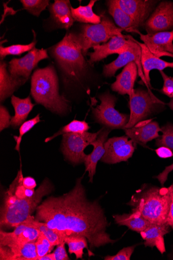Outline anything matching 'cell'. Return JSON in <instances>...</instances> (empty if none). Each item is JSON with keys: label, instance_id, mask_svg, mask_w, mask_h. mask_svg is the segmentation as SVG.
Listing matches in <instances>:
<instances>
[{"label": "cell", "instance_id": "cell-43", "mask_svg": "<svg viewBox=\"0 0 173 260\" xmlns=\"http://www.w3.org/2000/svg\"><path fill=\"white\" fill-rule=\"evenodd\" d=\"M173 171V163L169 166L165 168L164 170L159 175L155 177L160 182L162 186H163L164 183L167 180L168 174Z\"/></svg>", "mask_w": 173, "mask_h": 260}, {"label": "cell", "instance_id": "cell-36", "mask_svg": "<svg viewBox=\"0 0 173 260\" xmlns=\"http://www.w3.org/2000/svg\"><path fill=\"white\" fill-rule=\"evenodd\" d=\"M36 246L38 254V257L36 260L47 254L50 253L55 247L52 244L50 241L41 232H40L39 237L36 242Z\"/></svg>", "mask_w": 173, "mask_h": 260}, {"label": "cell", "instance_id": "cell-24", "mask_svg": "<svg viewBox=\"0 0 173 260\" xmlns=\"http://www.w3.org/2000/svg\"><path fill=\"white\" fill-rule=\"evenodd\" d=\"M48 9L53 19L60 28L68 30L75 21L68 0H55L53 4L49 6Z\"/></svg>", "mask_w": 173, "mask_h": 260}, {"label": "cell", "instance_id": "cell-10", "mask_svg": "<svg viewBox=\"0 0 173 260\" xmlns=\"http://www.w3.org/2000/svg\"><path fill=\"white\" fill-rule=\"evenodd\" d=\"M129 40L130 46L129 49L120 55L118 58L111 63L106 64L103 67V74L107 78L114 77L117 70L125 67L131 62H135L138 67L139 75L144 83L151 91L149 86L144 77L141 63V48L139 44L131 36H127Z\"/></svg>", "mask_w": 173, "mask_h": 260}, {"label": "cell", "instance_id": "cell-22", "mask_svg": "<svg viewBox=\"0 0 173 260\" xmlns=\"http://www.w3.org/2000/svg\"><path fill=\"white\" fill-rule=\"evenodd\" d=\"M170 226L168 225H158L152 223L145 231L141 232L140 234L145 241L146 247L153 248L156 247L161 254L166 251L164 236L170 232Z\"/></svg>", "mask_w": 173, "mask_h": 260}, {"label": "cell", "instance_id": "cell-23", "mask_svg": "<svg viewBox=\"0 0 173 260\" xmlns=\"http://www.w3.org/2000/svg\"><path fill=\"white\" fill-rule=\"evenodd\" d=\"M37 257L36 243L22 246H0L1 260H36Z\"/></svg>", "mask_w": 173, "mask_h": 260}, {"label": "cell", "instance_id": "cell-27", "mask_svg": "<svg viewBox=\"0 0 173 260\" xmlns=\"http://www.w3.org/2000/svg\"><path fill=\"white\" fill-rule=\"evenodd\" d=\"M107 2L109 12L119 28L130 32L136 33L139 31L134 20L118 6L115 0Z\"/></svg>", "mask_w": 173, "mask_h": 260}, {"label": "cell", "instance_id": "cell-45", "mask_svg": "<svg viewBox=\"0 0 173 260\" xmlns=\"http://www.w3.org/2000/svg\"><path fill=\"white\" fill-rule=\"evenodd\" d=\"M22 184L24 187L29 189H34L37 185L36 180L31 177H23Z\"/></svg>", "mask_w": 173, "mask_h": 260}, {"label": "cell", "instance_id": "cell-42", "mask_svg": "<svg viewBox=\"0 0 173 260\" xmlns=\"http://www.w3.org/2000/svg\"><path fill=\"white\" fill-rule=\"evenodd\" d=\"M168 189L170 193V203L166 224L173 230V184L168 187Z\"/></svg>", "mask_w": 173, "mask_h": 260}, {"label": "cell", "instance_id": "cell-8", "mask_svg": "<svg viewBox=\"0 0 173 260\" xmlns=\"http://www.w3.org/2000/svg\"><path fill=\"white\" fill-rule=\"evenodd\" d=\"M100 131L91 133H70L63 135L62 151L65 158L74 164L84 162L87 155L85 149L94 141Z\"/></svg>", "mask_w": 173, "mask_h": 260}, {"label": "cell", "instance_id": "cell-41", "mask_svg": "<svg viewBox=\"0 0 173 260\" xmlns=\"http://www.w3.org/2000/svg\"><path fill=\"white\" fill-rule=\"evenodd\" d=\"M65 243L63 242L57 245L56 249L53 252L55 260H69L70 259L65 248Z\"/></svg>", "mask_w": 173, "mask_h": 260}, {"label": "cell", "instance_id": "cell-18", "mask_svg": "<svg viewBox=\"0 0 173 260\" xmlns=\"http://www.w3.org/2000/svg\"><path fill=\"white\" fill-rule=\"evenodd\" d=\"M126 135L135 144L146 146L148 142L158 138L161 128L152 119L141 121L130 128H124Z\"/></svg>", "mask_w": 173, "mask_h": 260}, {"label": "cell", "instance_id": "cell-12", "mask_svg": "<svg viewBox=\"0 0 173 260\" xmlns=\"http://www.w3.org/2000/svg\"><path fill=\"white\" fill-rule=\"evenodd\" d=\"M48 58L46 50L37 49L34 47L24 57L13 59L9 62V73L14 78L26 82L39 62Z\"/></svg>", "mask_w": 173, "mask_h": 260}, {"label": "cell", "instance_id": "cell-32", "mask_svg": "<svg viewBox=\"0 0 173 260\" xmlns=\"http://www.w3.org/2000/svg\"><path fill=\"white\" fill-rule=\"evenodd\" d=\"M36 34H34V41L27 45L16 44L8 47H0V57L2 59L9 55L20 56L24 53L32 50L36 45Z\"/></svg>", "mask_w": 173, "mask_h": 260}, {"label": "cell", "instance_id": "cell-46", "mask_svg": "<svg viewBox=\"0 0 173 260\" xmlns=\"http://www.w3.org/2000/svg\"><path fill=\"white\" fill-rule=\"evenodd\" d=\"M37 260H55V258L54 253H50L38 258Z\"/></svg>", "mask_w": 173, "mask_h": 260}, {"label": "cell", "instance_id": "cell-7", "mask_svg": "<svg viewBox=\"0 0 173 260\" xmlns=\"http://www.w3.org/2000/svg\"><path fill=\"white\" fill-rule=\"evenodd\" d=\"M101 104L93 108L95 120L110 129H124L130 116L122 114L115 109L117 99L109 91L98 96Z\"/></svg>", "mask_w": 173, "mask_h": 260}, {"label": "cell", "instance_id": "cell-30", "mask_svg": "<svg viewBox=\"0 0 173 260\" xmlns=\"http://www.w3.org/2000/svg\"><path fill=\"white\" fill-rule=\"evenodd\" d=\"M64 242L68 247V252L70 254H74L77 259L83 258L84 249H87L90 256L92 253L88 247V240L85 236L76 235L70 236L64 239Z\"/></svg>", "mask_w": 173, "mask_h": 260}, {"label": "cell", "instance_id": "cell-38", "mask_svg": "<svg viewBox=\"0 0 173 260\" xmlns=\"http://www.w3.org/2000/svg\"><path fill=\"white\" fill-rule=\"evenodd\" d=\"M136 245L127 247L120 250L116 254L107 255L105 260H130Z\"/></svg>", "mask_w": 173, "mask_h": 260}, {"label": "cell", "instance_id": "cell-25", "mask_svg": "<svg viewBox=\"0 0 173 260\" xmlns=\"http://www.w3.org/2000/svg\"><path fill=\"white\" fill-rule=\"evenodd\" d=\"M26 81L12 77L7 70V64H0V101L4 102L12 96L13 93Z\"/></svg>", "mask_w": 173, "mask_h": 260}, {"label": "cell", "instance_id": "cell-33", "mask_svg": "<svg viewBox=\"0 0 173 260\" xmlns=\"http://www.w3.org/2000/svg\"><path fill=\"white\" fill-rule=\"evenodd\" d=\"M89 128L90 127L85 121L74 120L63 127L57 133L53 135V136L47 138L45 141V143H48V141L54 139L57 136L63 135L66 134L83 133L87 132Z\"/></svg>", "mask_w": 173, "mask_h": 260}, {"label": "cell", "instance_id": "cell-44", "mask_svg": "<svg viewBox=\"0 0 173 260\" xmlns=\"http://www.w3.org/2000/svg\"><path fill=\"white\" fill-rule=\"evenodd\" d=\"M157 155L162 158H166L173 156L172 152L168 148L165 147H159L155 150Z\"/></svg>", "mask_w": 173, "mask_h": 260}, {"label": "cell", "instance_id": "cell-39", "mask_svg": "<svg viewBox=\"0 0 173 260\" xmlns=\"http://www.w3.org/2000/svg\"><path fill=\"white\" fill-rule=\"evenodd\" d=\"M160 73L163 79V86L161 92L170 99L173 98V77H168L163 71Z\"/></svg>", "mask_w": 173, "mask_h": 260}, {"label": "cell", "instance_id": "cell-11", "mask_svg": "<svg viewBox=\"0 0 173 260\" xmlns=\"http://www.w3.org/2000/svg\"><path fill=\"white\" fill-rule=\"evenodd\" d=\"M126 136L113 137L108 139L105 144L106 152L101 161L108 164H115L127 161L132 157L135 144Z\"/></svg>", "mask_w": 173, "mask_h": 260}, {"label": "cell", "instance_id": "cell-1", "mask_svg": "<svg viewBox=\"0 0 173 260\" xmlns=\"http://www.w3.org/2000/svg\"><path fill=\"white\" fill-rule=\"evenodd\" d=\"M83 176L67 193L50 197L37 207L35 220L47 224L59 236L61 243L72 236L81 235L88 240L91 249L116 241L107 230L110 224L99 201H90L82 184Z\"/></svg>", "mask_w": 173, "mask_h": 260}, {"label": "cell", "instance_id": "cell-35", "mask_svg": "<svg viewBox=\"0 0 173 260\" xmlns=\"http://www.w3.org/2000/svg\"><path fill=\"white\" fill-rule=\"evenodd\" d=\"M162 135L156 139V145L158 147H165L173 153V125L168 124L161 128Z\"/></svg>", "mask_w": 173, "mask_h": 260}, {"label": "cell", "instance_id": "cell-4", "mask_svg": "<svg viewBox=\"0 0 173 260\" xmlns=\"http://www.w3.org/2000/svg\"><path fill=\"white\" fill-rule=\"evenodd\" d=\"M31 93L35 102L53 113L62 114L68 110V101L59 92V82L52 66L38 69L31 78Z\"/></svg>", "mask_w": 173, "mask_h": 260}, {"label": "cell", "instance_id": "cell-3", "mask_svg": "<svg viewBox=\"0 0 173 260\" xmlns=\"http://www.w3.org/2000/svg\"><path fill=\"white\" fill-rule=\"evenodd\" d=\"M54 186L50 181L45 179L31 198L16 197L8 189L5 192L0 214V225L16 228L23 223L37 209L43 198L50 194Z\"/></svg>", "mask_w": 173, "mask_h": 260}, {"label": "cell", "instance_id": "cell-14", "mask_svg": "<svg viewBox=\"0 0 173 260\" xmlns=\"http://www.w3.org/2000/svg\"><path fill=\"white\" fill-rule=\"evenodd\" d=\"M141 40L148 50L158 58L167 56L173 58V31L143 35L138 31Z\"/></svg>", "mask_w": 173, "mask_h": 260}, {"label": "cell", "instance_id": "cell-29", "mask_svg": "<svg viewBox=\"0 0 173 260\" xmlns=\"http://www.w3.org/2000/svg\"><path fill=\"white\" fill-rule=\"evenodd\" d=\"M96 2V0H91L87 6H80L76 9L71 7V12L74 20L88 24L95 25L100 23L101 16L96 15L93 11V7Z\"/></svg>", "mask_w": 173, "mask_h": 260}, {"label": "cell", "instance_id": "cell-34", "mask_svg": "<svg viewBox=\"0 0 173 260\" xmlns=\"http://www.w3.org/2000/svg\"><path fill=\"white\" fill-rule=\"evenodd\" d=\"M20 2L24 10L37 17L49 7V3L48 0H21Z\"/></svg>", "mask_w": 173, "mask_h": 260}, {"label": "cell", "instance_id": "cell-28", "mask_svg": "<svg viewBox=\"0 0 173 260\" xmlns=\"http://www.w3.org/2000/svg\"><path fill=\"white\" fill-rule=\"evenodd\" d=\"M113 218L116 224L120 226H126L130 230L140 233L149 227L152 223L148 221L137 212L130 214L116 215Z\"/></svg>", "mask_w": 173, "mask_h": 260}, {"label": "cell", "instance_id": "cell-6", "mask_svg": "<svg viewBox=\"0 0 173 260\" xmlns=\"http://www.w3.org/2000/svg\"><path fill=\"white\" fill-rule=\"evenodd\" d=\"M101 21L98 24H86L81 32L77 35L84 55L95 46L108 42L112 38L122 35L123 31L115 26L114 22L105 14H101Z\"/></svg>", "mask_w": 173, "mask_h": 260}, {"label": "cell", "instance_id": "cell-26", "mask_svg": "<svg viewBox=\"0 0 173 260\" xmlns=\"http://www.w3.org/2000/svg\"><path fill=\"white\" fill-rule=\"evenodd\" d=\"M11 103L15 110V115L11 118V125L17 128L26 120L35 105L32 103L30 96L21 99L12 95Z\"/></svg>", "mask_w": 173, "mask_h": 260}, {"label": "cell", "instance_id": "cell-31", "mask_svg": "<svg viewBox=\"0 0 173 260\" xmlns=\"http://www.w3.org/2000/svg\"><path fill=\"white\" fill-rule=\"evenodd\" d=\"M22 223L29 227L38 230L46 236L47 239L54 246H57L61 243L58 235L54 230L49 228L46 223L35 220L34 217L30 216Z\"/></svg>", "mask_w": 173, "mask_h": 260}, {"label": "cell", "instance_id": "cell-9", "mask_svg": "<svg viewBox=\"0 0 173 260\" xmlns=\"http://www.w3.org/2000/svg\"><path fill=\"white\" fill-rule=\"evenodd\" d=\"M164 103L154 95L152 92L142 89H135L130 98V115L125 128H130L144 121L153 111L156 105Z\"/></svg>", "mask_w": 173, "mask_h": 260}, {"label": "cell", "instance_id": "cell-2", "mask_svg": "<svg viewBox=\"0 0 173 260\" xmlns=\"http://www.w3.org/2000/svg\"><path fill=\"white\" fill-rule=\"evenodd\" d=\"M170 203L168 187H148L144 185L127 204L131 207L132 212H137L151 223L164 225L167 223Z\"/></svg>", "mask_w": 173, "mask_h": 260}, {"label": "cell", "instance_id": "cell-13", "mask_svg": "<svg viewBox=\"0 0 173 260\" xmlns=\"http://www.w3.org/2000/svg\"><path fill=\"white\" fill-rule=\"evenodd\" d=\"M147 34L169 31L173 29V3L162 2L145 23Z\"/></svg>", "mask_w": 173, "mask_h": 260}, {"label": "cell", "instance_id": "cell-15", "mask_svg": "<svg viewBox=\"0 0 173 260\" xmlns=\"http://www.w3.org/2000/svg\"><path fill=\"white\" fill-rule=\"evenodd\" d=\"M115 3L134 20L138 28L145 25L155 10L158 1L152 0H115Z\"/></svg>", "mask_w": 173, "mask_h": 260}, {"label": "cell", "instance_id": "cell-19", "mask_svg": "<svg viewBox=\"0 0 173 260\" xmlns=\"http://www.w3.org/2000/svg\"><path fill=\"white\" fill-rule=\"evenodd\" d=\"M111 130L109 128L103 127L100 130L96 139L91 144V145L93 147V150L90 154L87 155L84 161L85 172H88L90 182H93L98 161L101 160L105 154V144L108 140Z\"/></svg>", "mask_w": 173, "mask_h": 260}, {"label": "cell", "instance_id": "cell-17", "mask_svg": "<svg viewBox=\"0 0 173 260\" xmlns=\"http://www.w3.org/2000/svg\"><path fill=\"white\" fill-rule=\"evenodd\" d=\"M40 232L36 229L21 223L12 232L2 229L0 231V246H22L30 243H36Z\"/></svg>", "mask_w": 173, "mask_h": 260}, {"label": "cell", "instance_id": "cell-37", "mask_svg": "<svg viewBox=\"0 0 173 260\" xmlns=\"http://www.w3.org/2000/svg\"><path fill=\"white\" fill-rule=\"evenodd\" d=\"M40 114L37 115L33 119H31L28 121L24 122L19 128V135L18 137L14 136V138L16 141V146L15 147V150L19 151L21 141L22 140V136L25 135L26 133L29 132L32 129L34 126L41 122Z\"/></svg>", "mask_w": 173, "mask_h": 260}, {"label": "cell", "instance_id": "cell-21", "mask_svg": "<svg viewBox=\"0 0 173 260\" xmlns=\"http://www.w3.org/2000/svg\"><path fill=\"white\" fill-rule=\"evenodd\" d=\"M141 48V63L145 79L149 86L152 88L150 78V73L152 70L157 69L160 72L164 69L173 68V62H167L153 54L144 43L136 41Z\"/></svg>", "mask_w": 173, "mask_h": 260}, {"label": "cell", "instance_id": "cell-20", "mask_svg": "<svg viewBox=\"0 0 173 260\" xmlns=\"http://www.w3.org/2000/svg\"><path fill=\"white\" fill-rule=\"evenodd\" d=\"M138 74V67L136 63L130 62L116 77V81L111 85L112 90L122 95L128 94L130 98L135 90L134 86Z\"/></svg>", "mask_w": 173, "mask_h": 260}, {"label": "cell", "instance_id": "cell-16", "mask_svg": "<svg viewBox=\"0 0 173 260\" xmlns=\"http://www.w3.org/2000/svg\"><path fill=\"white\" fill-rule=\"evenodd\" d=\"M129 46V40L127 36H115L108 42L93 47V52L89 54V63L92 64L101 61L112 54L120 55L127 51Z\"/></svg>", "mask_w": 173, "mask_h": 260}, {"label": "cell", "instance_id": "cell-5", "mask_svg": "<svg viewBox=\"0 0 173 260\" xmlns=\"http://www.w3.org/2000/svg\"><path fill=\"white\" fill-rule=\"evenodd\" d=\"M52 53L70 79L79 80L85 74L87 64L76 34H66L63 39L53 47Z\"/></svg>", "mask_w": 173, "mask_h": 260}, {"label": "cell", "instance_id": "cell-47", "mask_svg": "<svg viewBox=\"0 0 173 260\" xmlns=\"http://www.w3.org/2000/svg\"><path fill=\"white\" fill-rule=\"evenodd\" d=\"M168 106L173 111V98L171 99L170 102L168 104Z\"/></svg>", "mask_w": 173, "mask_h": 260}, {"label": "cell", "instance_id": "cell-40", "mask_svg": "<svg viewBox=\"0 0 173 260\" xmlns=\"http://www.w3.org/2000/svg\"><path fill=\"white\" fill-rule=\"evenodd\" d=\"M11 118L8 109L4 106L0 107V130L1 132L9 127Z\"/></svg>", "mask_w": 173, "mask_h": 260}]
</instances>
